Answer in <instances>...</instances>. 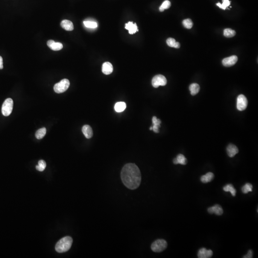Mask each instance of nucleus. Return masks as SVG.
Wrapping results in <instances>:
<instances>
[{
    "mask_svg": "<svg viewBox=\"0 0 258 258\" xmlns=\"http://www.w3.org/2000/svg\"><path fill=\"white\" fill-rule=\"evenodd\" d=\"M248 105L247 99L243 95H240L237 98V108L238 111H242L246 109Z\"/></svg>",
    "mask_w": 258,
    "mask_h": 258,
    "instance_id": "7",
    "label": "nucleus"
},
{
    "mask_svg": "<svg viewBox=\"0 0 258 258\" xmlns=\"http://www.w3.org/2000/svg\"><path fill=\"white\" fill-rule=\"evenodd\" d=\"M60 25L63 29L67 31H72L74 29L73 24L69 20H63Z\"/></svg>",
    "mask_w": 258,
    "mask_h": 258,
    "instance_id": "16",
    "label": "nucleus"
},
{
    "mask_svg": "<svg viewBox=\"0 0 258 258\" xmlns=\"http://www.w3.org/2000/svg\"><path fill=\"white\" fill-rule=\"evenodd\" d=\"M126 108V104L124 102H118L115 105V110L118 112H123Z\"/></svg>",
    "mask_w": 258,
    "mask_h": 258,
    "instance_id": "20",
    "label": "nucleus"
},
{
    "mask_svg": "<svg viewBox=\"0 0 258 258\" xmlns=\"http://www.w3.org/2000/svg\"><path fill=\"white\" fill-rule=\"evenodd\" d=\"M152 122L153 124L152 130L156 133H158L159 132V128L160 127V124L161 123V120L157 119V117L155 116H154L152 119Z\"/></svg>",
    "mask_w": 258,
    "mask_h": 258,
    "instance_id": "18",
    "label": "nucleus"
},
{
    "mask_svg": "<svg viewBox=\"0 0 258 258\" xmlns=\"http://www.w3.org/2000/svg\"><path fill=\"white\" fill-rule=\"evenodd\" d=\"M173 162L175 165L181 164L182 165H185L188 162V160L184 155L179 154H178L176 158L174 159Z\"/></svg>",
    "mask_w": 258,
    "mask_h": 258,
    "instance_id": "17",
    "label": "nucleus"
},
{
    "mask_svg": "<svg viewBox=\"0 0 258 258\" xmlns=\"http://www.w3.org/2000/svg\"><path fill=\"white\" fill-rule=\"evenodd\" d=\"M152 84L155 88H158L160 86H164L167 84V80L165 76L162 75H157L154 76L152 79Z\"/></svg>",
    "mask_w": 258,
    "mask_h": 258,
    "instance_id": "6",
    "label": "nucleus"
},
{
    "mask_svg": "<svg viewBox=\"0 0 258 258\" xmlns=\"http://www.w3.org/2000/svg\"><path fill=\"white\" fill-rule=\"evenodd\" d=\"M253 257V252L252 250H249L247 254L246 255L244 256L243 258H252Z\"/></svg>",
    "mask_w": 258,
    "mask_h": 258,
    "instance_id": "32",
    "label": "nucleus"
},
{
    "mask_svg": "<svg viewBox=\"0 0 258 258\" xmlns=\"http://www.w3.org/2000/svg\"><path fill=\"white\" fill-rule=\"evenodd\" d=\"M125 29L128 30L129 33L130 35H132L138 31V27L136 23L133 24L132 22H129L125 24Z\"/></svg>",
    "mask_w": 258,
    "mask_h": 258,
    "instance_id": "13",
    "label": "nucleus"
},
{
    "mask_svg": "<svg viewBox=\"0 0 258 258\" xmlns=\"http://www.w3.org/2000/svg\"><path fill=\"white\" fill-rule=\"evenodd\" d=\"M170 1H168V0H166V1L163 2L161 6L159 7V10H160V12H163L165 10L169 9L170 7Z\"/></svg>",
    "mask_w": 258,
    "mask_h": 258,
    "instance_id": "30",
    "label": "nucleus"
},
{
    "mask_svg": "<svg viewBox=\"0 0 258 258\" xmlns=\"http://www.w3.org/2000/svg\"><path fill=\"white\" fill-rule=\"evenodd\" d=\"M189 90L190 91L192 95H196L200 91V86L197 83H193L189 86Z\"/></svg>",
    "mask_w": 258,
    "mask_h": 258,
    "instance_id": "22",
    "label": "nucleus"
},
{
    "mask_svg": "<svg viewBox=\"0 0 258 258\" xmlns=\"http://www.w3.org/2000/svg\"><path fill=\"white\" fill-rule=\"evenodd\" d=\"M3 58L0 56V69H3Z\"/></svg>",
    "mask_w": 258,
    "mask_h": 258,
    "instance_id": "33",
    "label": "nucleus"
},
{
    "mask_svg": "<svg viewBox=\"0 0 258 258\" xmlns=\"http://www.w3.org/2000/svg\"><path fill=\"white\" fill-rule=\"evenodd\" d=\"M48 47L52 50L59 51L62 49L63 45L61 43L56 42L53 40H50L47 42Z\"/></svg>",
    "mask_w": 258,
    "mask_h": 258,
    "instance_id": "11",
    "label": "nucleus"
},
{
    "mask_svg": "<svg viewBox=\"0 0 258 258\" xmlns=\"http://www.w3.org/2000/svg\"><path fill=\"white\" fill-rule=\"evenodd\" d=\"M84 24L86 27L89 28L95 29L98 27L97 23L96 22L92 21L91 20H86L83 22Z\"/></svg>",
    "mask_w": 258,
    "mask_h": 258,
    "instance_id": "25",
    "label": "nucleus"
},
{
    "mask_svg": "<svg viewBox=\"0 0 258 258\" xmlns=\"http://www.w3.org/2000/svg\"><path fill=\"white\" fill-rule=\"evenodd\" d=\"M208 213L210 214H215L218 215H222L223 213V210L220 205H215L214 206L210 207L208 209Z\"/></svg>",
    "mask_w": 258,
    "mask_h": 258,
    "instance_id": "10",
    "label": "nucleus"
},
{
    "mask_svg": "<svg viewBox=\"0 0 258 258\" xmlns=\"http://www.w3.org/2000/svg\"><path fill=\"white\" fill-rule=\"evenodd\" d=\"M166 43L169 47H174L176 48H179L180 47V44L179 43L176 42L175 39L172 38H169L166 40Z\"/></svg>",
    "mask_w": 258,
    "mask_h": 258,
    "instance_id": "21",
    "label": "nucleus"
},
{
    "mask_svg": "<svg viewBox=\"0 0 258 258\" xmlns=\"http://www.w3.org/2000/svg\"><path fill=\"white\" fill-rule=\"evenodd\" d=\"M113 66L111 63L105 62L102 66V71L105 75H109L113 72Z\"/></svg>",
    "mask_w": 258,
    "mask_h": 258,
    "instance_id": "14",
    "label": "nucleus"
},
{
    "mask_svg": "<svg viewBox=\"0 0 258 258\" xmlns=\"http://www.w3.org/2000/svg\"><path fill=\"white\" fill-rule=\"evenodd\" d=\"M238 58L237 56H232L229 57H227L222 60V64L224 66L226 67H232L237 63Z\"/></svg>",
    "mask_w": 258,
    "mask_h": 258,
    "instance_id": "8",
    "label": "nucleus"
},
{
    "mask_svg": "<svg viewBox=\"0 0 258 258\" xmlns=\"http://www.w3.org/2000/svg\"><path fill=\"white\" fill-rule=\"evenodd\" d=\"M236 35L235 31L230 28H227L224 30V36L227 38H230Z\"/></svg>",
    "mask_w": 258,
    "mask_h": 258,
    "instance_id": "26",
    "label": "nucleus"
},
{
    "mask_svg": "<svg viewBox=\"0 0 258 258\" xmlns=\"http://www.w3.org/2000/svg\"><path fill=\"white\" fill-rule=\"evenodd\" d=\"M121 180L129 189L134 190L140 186L141 182V173L135 164L129 163L123 167L121 173Z\"/></svg>",
    "mask_w": 258,
    "mask_h": 258,
    "instance_id": "1",
    "label": "nucleus"
},
{
    "mask_svg": "<svg viewBox=\"0 0 258 258\" xmlns=\"http://www.w3.org/2000/svg\"><path fill=\"white\" fill-rule=\"evenodd\" d=\"M70 82L68 79H63L62 80L55 84L54 87L55 92L57 93H61L65 92L69 88Z\"/></svg>",
    "mask_w": 258,
    "mask_h": 258,
    "instance_id": "5",
    "label": "nucleus"
},
{
    "mask_svg": "<svg viewBox=\"0 0 258 258\" xmlns=\"http://www.w3.org/2000/svg\"><path fill=\"white\" fill-rule=\"evenodd\" d=\"M47 166V164L44 160H40L38 162V165L36 166V169L40 172H42L45 169Z\"/></svg>",
    "mask_w": 258,
    "mask_h": 258,
    "instance_id": "28",
    "label": "nucleus"
},
{
    "mask_svg": "<svg viewBox=\"0 0 258 258\" xmlns=\"http://www.w3.org/2000/svg\"><path fill=\"white\" fill-rule=\"evenodd\" d=\"M213 255V252L210 250H206V248L200 249L197 253L199 258H210Z\"/></svg>",
    "mask_w": 258,
    "mask_h": 258,
    "instance_id": "9",
    "label": "nucleus"
},
{
    "mask_svg": "<svg viewBox=\"0 0 258 258\" xmlns=\"http://www.w3.org/2000/svg\"><path fill=\"white\" fill-rule=\"evenodd\" d=\"M82 131L86 138L87 139L91 138L93 136V130L89 125H85L83 126L82 129Z\"/></svg>",
    "mask_w": 258,
    "mask_h": 258,
    "instance_id": "15",
    "label": "nucleus"
},
{
    "mask_svg": "<svg viewBox=\"0 0 258 258\" xmlns=\"http://www.w3.org/2000/svg\"><path fill=\"white\" fill-rule=\"evenodd\" d=\"M167 247V243L165 240L159 239L152 243L151 249L155 252H161L165 250Z\"/></svg>",
    "mask_w": 258,
    "mask_h": 258,
    "instance_id": "3",
    "label": "nucleus"
},
{
    "mask_svg": "<svg viewBox=\"0 0 258 258\" xmlns=\"http://www.w3.org/2000/svg\"><path fill=\"white\" fill-rule=\"evenodd\" d=\"M230 1L229 0H223V3L221 4L220 3H217V6L222 9L226 10L227 7L230 6Z\"/></svg>",
    "mask_w": 258,
    "mask_h": 258,
    "instance_id": "31",
    "label": "nucleus"
},
{
    "mask_svg": "<svg viewBox=\"0 0 258 258\" xmlns=\"http://www.w3.org/2000/svg\"><path fill=\"white\" fill-rule=\"evenodd\" d=\"M46 132L47 129L45 127L39 129L36 133V137L37 139H41L45 136Z\"/></svg>",
    "mask_w": 258,
    "mask_h": 258,
    "instance_id": "24",
    "label": "nucleus"
},
{
    "mask_svg": "<svg viewBox=\"0 0 258 258\" xmlns=\"http://www.w3.org/2000/svg\"><path fill=\"white\" fill-rule=\"evenodd\" d=\"M183 24L185 28L190 29L193 27V23L190 19H186L183 20Z\"/></svg>",
    "mask_w": 258,
    "mask_h": 258,
    "instance_id": "29",
    "label": "nucleus"
},
{
    "mask_svg": "<svg viewBox=\"0 0 258 258\" xmlns=\"http://www.w3.org/2000/svg\"><path fill=\"white\" fill-rule=\"evenodd\" d=\"M214 178V174L211 172H208L206 174L202 176L201 177V181L203 183H208L212 181Z\"/></svg>",
    "mask_w": 258,
    "mask_h": 258,
    "instance_id": "19",
    "label": "nucleus"
},
{
    "mask_svg": "<svg viewBox=\"0 0 258 258\" xmlns=\"http://www.w3.org/2000/svg\"><path fill=\"white\" fill-rule=\"evenodd\" d=\"M227 152L229 156L233 157L238 153V149L236 145L230 144L227 148Z\"/></svg>",
    "mask_w": 258,
    "mask_h": 258,
    "instance_id": "12",
    "label": "nucleus"
},
{
    "mask_svg": "<svg viewBox=\"0 0 258 258\" xmlns=\"http://www.w3.org/2000/svg\"><path fill=\"white\" fill-rule=\"evenodd\" d=\"M13 102L11 98H7L3 103L1 112L4 116H9L13 109Z\"/></svg>",
    "mask_w": 258,
    "mask_h": 258,
    "instance_id": "4",
    "label": "nucleus"
},
{
    "mask_svg": "<svg viewBox=\"0 0 258 258\" xmlns=\"http://www.w3.org/2000/svg\"><path fill=\"white\" fill-rule=\"evenodd\" d=\"M223 190L225 192H230L233 197L236 196V190L232 184H227L226 185H225L223 188Z\"/></svg>",
    "mask_w": 258,
    "mask_h": 258,
    "instance_id": "23",
    "label": "nucleus"
},
{
    "mask_svg": "<svg viewBox=\"0 0 258 258\" xmlns=\"http://www.w3.org/2000/svg\"><path fill=\"white\" fill-rule=\"evenodd\" d=\"M253 186L250 183H246L241 188V190L244 194H247L249 192L252 191Z\"/></svg>",
    "mask_w": 258,
    "mask_h": 258,
    "instance_id": "27",
    "label": "nucleus"
},
{
    "mask_svg": "<svg viewBox=\"0 0 258 258\" xmlns=\"http://www.w3.org/2000/svg\"><path fill=\"white\" fill-rule=\"evenodd\" d=\"M73 240L71 237L69 236L64 237L56 244L55 249L57 252H65L70 249Z\"/></svg>",
    "mask_w": 258,
    "mask_h": 258,
    "instance_id": "2",
    "label": "nucleus"
}]
</instances>
